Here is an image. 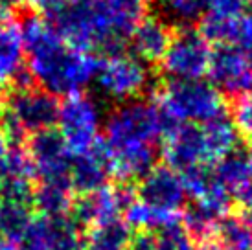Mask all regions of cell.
I'll return each mask as SVG.
<instances>
[{
  "mask_svg": "<svg viewBox=\"0 0 252 250\" xmlns=\"http://www.w3.org/2000/svg\"><path fill=\"white\" fill-rule=\"evenodd\" d=\"M35 216L32 202L2 201L0 199V234L2 239L22 243L30 222Z\"/></svg>",
  "mask_w": 252,
  "mask_h": 250,
  "instance_id": "44dd1931",
  "label": "cell"
},
{
  "mask_svg": "<svg viewBox=\"0 0 252 250\" xmlns=\"http://www.w3.org/2000/svg\"><path fill=\"white\" fill-rule=\"evenodd\" d=\"M212 166H214L217 181L230 191V195L236 193L239 188L251 179L249 149H243V147H238L232 153L224 155L223 158L216 160Z\"/></svg>",
  "mask_w": 252,
  "mask_h": 250,
  "instance_id": "7402d4cb",
  "label": "cell"
},
{
  "mask_svg": "<svg viewBox=\"0 0 252 250\" xmlns=\"http://www.w3.org/2000/svg\"><path fill=\"white\" fill-rule=\"evenodd\" d=\"M133 236L134 230L124 217H116L85 232V250H127Z\"/></svg>",
  "mask_w": 252,
  "mask_h": 250,
  "instance_id": "ffe728a7",
  "label": "cell"
},
{
  "mask_svg": "<svg viewBox=\"0 0 252 250\" xmlns=\"http://www.w3.org/2000/svg\"><path fill=\"white\" fill-rule=\"evenodd\" d=\"M76 195L70 188L54 184H35L33 210L41 216H68Z\"/></svg>",
  "mask_w": 252,
  "mask_h": 250,
  "instance_id": "603a6c76",
  "label": "cell"
},
{
  "mask_svg": "<svg viewBox=\"0 0 252 250\" xmlns=\"http://www.w3.org/2000/svg\"><path fill=\"white\" fill-rule=\"evenodd\" d=\"M199 250H230V249H226L223 243H219V241H216V239H212V241H208V243L201 245Z\"/></svg>",
  "mask_w": 252,
  "mask_h": 250,
  "instance_id": "836d02e7",
  "label": "cell"
},
{
  "mask_svg": "<svg viewBox=\"0 0 252 250\" xmlns=\"http://www.w3.org/2000/svg\"><path fill=\"white\" fill-rule=\"evenodd\" d=\"M138 199L134 182H118L107 184L96 191L87 195H77L70 210V217L81 226L89 230L96 224L122 217L124 210Z\"/></svg>",
  "mask_w": 252,
  "mask_h": 250,
  "instance_id": "30bf717a",
  "label": "cell"
},
{
  "mask_svg": "<svg viewBox=\"0 0 252 250\" xmlns=\"http://www.w3.org/2000/svg\"><path fill=\"white\" fill-rule=\"evenodd\" d=\"M136 195L140 201L169 212H184L189 202L182 175L164 162L136 182Z\"/></svg>",
  "mask_w": 252,
  "mask_h": 250,
  "instance_id": "4fadbf2b",
  "label": "cell"
},
{
  "mask_svg": "<svg viewBox=\"0 0 252 250\" xmlns=\"http://www.w3.org/2000/svg\"><path fill=\"white\" fill-rule=\"evenodd\" d=\"M164 7V11L173 22L182 26H193L201 21L204 15L203 0H158Z\"/></svg>",
  "mask_w": 252,
  "mask_h": 250,
  "instance_id": "d4e9b609",
  "label": "cell"
},
{
  "mask_svg": "<svg viewBox=\"0 0 252 250\" xmlns=\"http://www.w3.org/2000/svg\"><path fill=\"white\" fill-rule=\"evenodd\" d=\"M251 2H252V0H251Z\"/></svg>",
  "mask_w": 252,
  "mask_h": 250,
  "instance_id": "f35d334b",
  "label": "cell"
},
{
  "mask_svg": "<svg viewBox=\"0 0 252 250\" xmlns=\"http://www.w3.org/2000/svg\"><path fill=\"white\" fill-rule=\"evenodd\" d=\"M103 112L99 103L87 92L72 94L59 101L56 131L74 155L96 146L103 134Z\"/></svg>",
  "mask_w": 252,
  "mask_h": 250,
  "instance_id": "8992f818",
  "label": "cell"
},
{
  "mask_svg": "<svg viewBox=\"0 0 252 250\" xmlns=\"http://www.w3.org/2000/svg\"><path fill=\"white\" fill-rule=\"evenodd\" d=\"M230 116L236 124V129L241 134V138L252 142V92L234 99Z\"/></svg>",
  "mask_w": 252,
  "mask_h": 250,
  "instance_id": "4316f807",
  "label": "cell"
},
{
  "mask_svg": "<svg viewBox=\"0 0 252 250\" xmlns=\"http://www.w3.org/2000/svg\"><path fill=\"white\" fill-rule=\"evenodd\" d=\"M155 250H199L182 224L155 234Z\"/></svg>",
  "mask_w": 252,
  "mask_h": 250,
  "instance_id": "484cf974",
  "label": "cell"
},
{
  "mask_svg": "<svg viewBox=\"0 0 252 250\" xmlns=\"http://www.w3.org/2000/svg\"><path fill=\"white\" fill-rule=\"evenodd\" d=\"M0 250H26L22 243L17 241H9V239H0Z\"/></svg>",
  "mask_w": 252,
  "mask_h": 250,
  "instance_id": "d6a6232c",
  "label": "cell"
},
{
  "mask_svg": "<svg viewBox=\"0 0 252 250\" xmlns=\"http://www.w3.org/2000/svg\"><path fill=\"white\" fill-rule=\"evenodd\" d=\"M59 101V97L52 96L35 85H26L7 89L0 103L2 109L28 132V136H32L41 131L56 129Z\"/></svg>",
  "mask_w": 252,
  "mask_h": 250,
  "instance_id": "9c48e42d",
  "label": "cell"
},
{
  "mask_svg": "<svg viewBox=\"0 0 252 250\" xmlns=\"http://www.w3.org/2000/svg\"><path fill=\"white\" fill-rule=\"evenodd\" d=\"M103 142L111 160H126L160 149L164 125L151 97L118 103L103 120Z\"/></svg>",
  "mask_w": 252,
  "mask_h": 250,
  "instance_id": "3957f363",
  "label": "cell"
},
{
  "mask_svg": "<svg viewBox=\"0 0 252 250\" xmlns=\"http://www.w3.org/2000/svg\"><path fill=\"white\" fill-rule=\"evenodd\" d=\"M124 221L134 230V232H162L166 228L182 224V212H169L157 206H151L147 202L136 199L133 204H129L124 210Z\"/></svg>",
  "mask_w": 252,
  "mask_h": 250,
  "instance_id": "ac0fdd59",
  "label": "cell"
},
{
  "mask_svg": "<svg viewBox=\"0 0 252 250\" xmlns=\"http://www.w3.org/2000/svg\"><path fill=\"white\" fill-rule=\"evenodd\" d=\"M24 149L32 162L35 184H54L72 189L70 173L74 153L56 129L32 134Z\"/></svg>",
  "mask_w": 252,
  "mask_h": 250,
  "instance_id": "ba28073f",
  "label": "cell"
},
{
  "mask_svg": "<svg viewBox=\"0 0 252 250\" xmlns=\"http://www.w3.org/2000/svg\"><path fill=\"white\" fill-rule=\"evenodd\" d=\"M216 237L230 250H252V224L241 214H228L223 217Z\"/></svg>",
  "mask_w": 252,
  "mask_h": 250,
  "instance_id": "cb8c5ba5",
  "label": "cell"
},
{
  "mask_svg": "<svg viewBox=\"0 0 252 250\" xmlns=\"http://www.w3.org/2000/svg\"><path fill=\"white\" fill-rule=\"evenodd\" d=\"M241 216L245 217L247 221H249V222H251V224H252V210H247V212H241Z\"/></svg>",
  "mask_w": 252,
  "mask_h": 250,
  "instance_id": "e575fe53",
  "label": "cell"
},
{
  "mask_svg": "<svg viewBox=\"0 0 252 250\" xmlns=\"http://www.w3.org/2000/svg\"><path fill=\"white\" fill-rule=\"evenodd\" d=\"M164 125V136L179 124L203 125L230 111L226 97L204 79H164L151 94Z\"/></svg>",
  "mask_w": 252,
  "mask_h": 250,
  "instance_id": "277c9868",
  "label": "cell"
},
{
  "mask_svg": "<svg viewBox=\"0 0 252 250\" xmlns=\"http://www.w3.org/2000/svg\"><path fill=\"white\" fill-rule=\"evenodd\" d=\"M212 46L197 26H182L173 31L166 54L157 64L166 79H204L212 59Z\"/></svg>",
  "mask_w": 252,
  "mask_h": 250,
  "instance_id": "52a82bcc",
  "label": "cell"
},
{
  "mask_svg": "<svg viewBox=\"0 0 252 250\" xmlns=\"http://www.w3.org/2000/svg\"><path fill=\"white\" fill-rule=\"evenodd\" d=\"M160 160L184 173L189 167L212 164L204 144L203 129L197 124H179L162 138Z\"/></svg>",
  "mask_w": 252,
  "mask_h": 250,
  "instance_id": "5bb4252c",
  "label": "cell"
},
{
  "mask_svg": "<svg viewBox=\"0 0 252 250\" xmlns=\"http://www.w3.org/2000/svg\"><path fill=\"white\" fill-rule=\"evenodd\" d=\"M204 136V144H206V151H208V158L214 164L216 160L223 158L224 155L232 153L234 149L241 147V134L236 129V124L230 116V111L217 116V118L206 122L201 125Z\"/></svg>",
  "mask_w": 252,
  "mask_h": 250,
  "instance_id": "d6986e66",
  "label": "cell"
},
{
  "mask_svg": "<svg viewBox=\"0 0 252 250\" xmlns=\"http://www.w3.org/2000/svg\"><path fill=\"white\" fill-rule=\"evenodd\" d=\"M26 74V52L21 22L17 19L0 22V89H11Z\"/></svg>",
  "mask_w": 252,
  "mask_h": 250,
  "instance_id": "e0dca14e",
  "label": "cell"
},
{
  "mask_svg": "<svg viewBox=\"0 0 252 250\" xmlns=\"http://www.w3.org/2000/svg\"><path fill=\"white\" fill-rule=\"evenodd\" d=\"M0 239H2V234H0Z\"/></svg>",
  "mask_w": 252,
  "mask_h": 250,
  "instance_id": "74e56055",
  "label": "cell"
},
{
  "mask_svg": "<svg viewBox=\"0 0 252 250\" xmlns=\"http://www.w3.org/2000/svg\"><path fill=\"white\" fill-rule=\"evenodd\" d=\"M151 81L153 76L149 64L134 57L129 50L111 56H99L94 85L103 96L116 103L144 97L151 87Z\"/></svg>",
  "mask_w": 252,
  "mask_h": 250,
  "instance_id": "5b68a950",
  "label": "cell"
},
{
  "mask_svg": "<svg viewBox=\"0 0 252 250\" xmlns=\"http://www.w3.org/2000/svg\"><path fill=\"white\" fill-rule=\"evenodd\" d=\"M9 149V144H7L6 136H4V129H2V103H0V156L6 153Z\"/></svg>",
  "mask_w": 252,
  "mask_h": 250,
  "instance_id": "1f68e13d",
  "label": "cell"
},
{
  "mask_svg": "<svg viewBox=\"0 0 252 250\" xmlns=\"http://www.w3.org/2000/svg\"><path fill=\"white\" fill-rule=\"evenodd\" d=\"M249 171H251V179H252V147L249 149Z\"/></svg>",
  "mask_w": 252,
  "mask_h": 250,
  "instance_id": "d590c367",
  "label": "cell"
},
{
  "mask_svg": "<svg viewBox=\"0 0 252 250\" xmlns=\"http://www.w3.org/2000/svg\"><path fill=\"white\" fill-rule=\"evenodd\" d=\"M138 2H140V4H144V6H146V4H149L151 0H138Z\"/></svg>",
  "mask_w": 252,
  "mask_h": 250,
  "instance_id": "8d00e7d4",
  "label": "cell"
},
{
  "mask_svg": "<svg viewBox=\"0 0 252 250\" xmlns=\"http://www.w3.org/2000/svg\"><path fill=\"white\" fill-rule=\"evenodd\" d=\"M127 250H155V234L153 232H134Z\"/></svg>",
  "mask_w": 252,
  "mask_h": 250,
  "instance_id": "4dcf8cb0",
  "label": "cell"
},
{
  "mask_svg": "<svg viewBox=\"0 0 252 250\" xmlns=\"http://www.w3.org/2000/svg\"><path fill=\"white\" fill-rule=\"evenodd\" d=\"M22 247L26 250H85V234L70 214H35L24 234Z\"/></svg>",
  "mask_w": 252,
  "mask_h": 250,
  "instance_id": "7c38bea8",
  "label": "cell"
},
{
  "mask_svg": "<svg viewBox=\"0 0 252 250\" xmlns=\"http://www.w3.org/2000/svg\"><path fill=\"white\" fill-rule=\"evenodd\" d=\"M206 79L224 97H239L252 92V61L232 44L214 46Z\"/></svg>",
  "mask_w": 252,
  "mask_h": 250,
  "instance_id": "8fae6325",
  "label": "cell"
},
{
  "mask_svg": "<svg viewBox=\"0 0 252 250\" xmlns=\"http://www.w3.org/2000/svg\"><path fill=\"white\" fill-rule=\"evenodd\" d=\"M144 11L138 0H68L46 19L74 48L111 56L127 52Z\"/></svg>",
  "mask_w": 252,
  "mask_h": 250,
  "instance_id": "7a4b0ae2",
  "label": "cell"
},
{
  "mask_svg": "<svg viewBox=\"0 0 252 250\" xmlns=\"http://www.w3.org/2000/svg\"><path fill=\"white\" fill-rule=\"evenodd\" d=\"M204 13L217 17H239L249 9L251 0H203Z\"/></svg>",
  "mask_w": 252,
  "mask_h": 250,
  "instance_id": "83f0119b",
  "label": "cell"
},
{
  "mask_svg": "<svg viewBox=\"0 0 252 250\" xmlns=\"http://www.w3.org/2000/svg\"><path fill=\"white\" fill-rule=\"evenodd\" d=\"M171 37L173 30L166 19L155 13H144L129 37L127 50L146 64H158L171 42Z\"/></svg>",
  "mask_w": 252,
  "mask_h": 250,
  "instance_id": "2e32d148",
  "label": "cell"
},
{
  "mask_svg": "<svg viewBox=\"0 0 252 250\" xmlns=\"http://www.w3.org/2000/svg\"><path fill=\"white\" fill-rule=\"evenodd\" d=\"M22 2H24L33 13L48 17L50 13H54L59 7H63L68 0H22Z\"/></svg>",
  "mask_w": 252,
  "mask_h": 250,
  "instance_id": "f1b7e54d",
  "label": "cell"
},
{
  "mask_svg": "<svg viewBox=\"0 0 252 250\" xmlns=\"http://www.w3.org/2000/svg\"><path fill=\"white\" fill-rule=\"evenodd\" d=\"M232 199L241 208V212L252 210V179H249L243 186L239 188L238 191L232 195Z\"/></svg>",
  "mask_w": 252,
  "mask_h": 250,
  "instance_id": "f546056e",
  "label": "cell"
},
{
  "mask_svg": "<svg viewBox=\"0 0 252 250\" xmlns=\"http://www.w3.org/2000/svg\"><path fill=\"white\" fill-rule=\"evenodd\" d=\"M111 158L103 136L89 151L74 155L70 186L74 195H87L111 184Z\"/></svg>",
  "mask_w": 252,
  "mask_h": 250,
  "instance_id": "9a60e30c",
  "label": "cell"
},
{
  "mask_svg": "<svg viewBox=\"0 0 252 250\" xmlns=\"http://www.w3.org/2000/svg\"><path fill=\"white\" fill-rule=\"evenodd\" d=\"M21 33L26 72L35 87L63 99L85 92L94 83L99 56L68 44L46 17H26L21 22Z\"/></svg>",
  "mask_w": 252,
  "mask_h": 250,
  "instance_id": "6da1fadb",
  "label": "cell"
}]
</instances>
